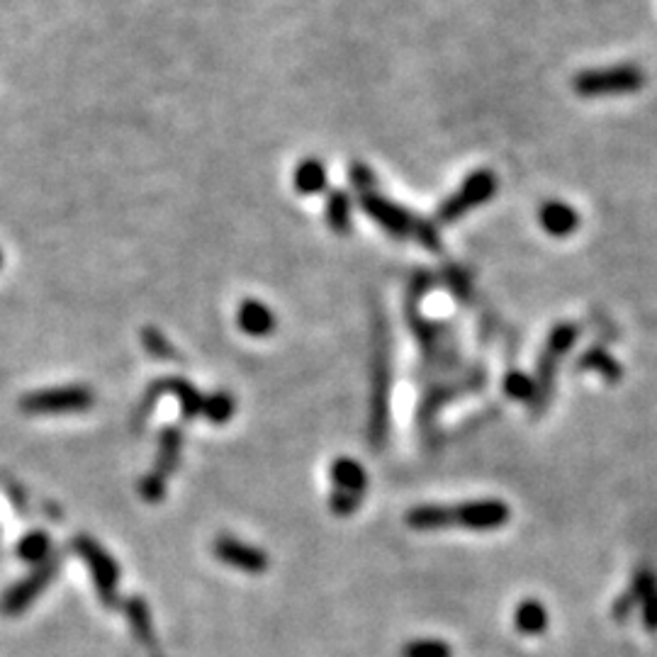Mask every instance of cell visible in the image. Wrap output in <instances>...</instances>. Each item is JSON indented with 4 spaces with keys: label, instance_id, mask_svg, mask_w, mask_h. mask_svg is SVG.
I'll return each instance as SVG.
<instances>
[{
    "label": "cell",
    "instance_id": "obj_1",
    "mask_svg": "<svg viewBox=\"0 0 657 657\" xmlns=\"http://www.w3.org/2000/svg\"><path fill=\"white\" fill-rule=\"evenodd\" d=\"M363 207H365V212H368V215L380 224V227L387 229V232L397 234V237L414 234V237H419V241L424 246H431V249H436L438 246L436 229L431 227V224H421V222H417V219H412L407 212L402 210V207L392 205V202L378 198V195H365Z\"/></svg>",
    "mask_w": 657,
    "mask_h": 657
},
{
    "label": "cell",
    "instance_id": "obj_2",
    "mask_svg": "<svg viewBox=\"0 0 657 657\" xmlns=\"http://www.w3.org/2000/svg\"><path fill=\"white\" fill-rule=\"evenodd\" d=\"M643 86V73L636 66H616V69L587 71L575 78V91L580 95H616L633 93Z\"/></svg>",
    "mask_w": 657,
    "mask_h": 657
},
{
    "label": "cell",
    "instance_id": "obj_3",
    "mask_svg": "<svg viewBox=\"0 0 657 657\" xmlns=\"http://www.w3.org/2000/svg\"><path fill=\"white\" fill-rule=\"evenodd\" d=\"M494 188H497V178H494L490 171L473 173L451 200L443 202L441 210H438V219H441V222H456L465 212L473 210L475 205H480V202L490 198Z\"/></svg>",
    "mask_w": 657,
    "mask_h": 657
},
{
    "label": "cell",
    "instance_id": "obj_4",
    "mask_svg": "<svg viewBox=\"0 0 657 657\" xmlns=\"http://www.w3.org/2000/svg\"><path fill=\"white\" fill-rule=\"evenodd\" d=\"M538 219H541L543 229L553 234V237H567V234L577 229V212L570 205H565V202H546L541 207Z\"/></svg>",
    "mask_w": 657,
    "mask_h": 657
},
{
    "label": "cell",
    "instance_id": "obj_5",
    "mask_svg": "<svg viewBox=\"0 0 657 657\" xmlns=\"http://www.w3.org/2000/svg\"><path fill=\"white\" fill-rule=\"evenodd\" d=\"M295 188L302 195H317L327 188V171L319 161H305V164L297 166L295 171Z\"/></svg>",
    "mask_w": 657,
    "mask_h": 657
},
{
    "label": "cell",
    "instance_id": "obj_6",
    "mask_svg": "<svg viewBox=\"0 0 657 657\" xmlns=\"http://www.w3.org/2000/svg\"><path fill=\"white\" fill-rule=\"evenodd\" d=\"M239 322L249 334H266V331L273 327L271 312L263 305H258V302H246V305L241 307Z\"/></svg>",
    "mask_w": 657,
    "mask_h": 657
},
{
    "label": "cell",
    "instance_id": "obj_7",
    "mask_svg": "<svg viewBox=\"0 0 657 657\" xmlns=\"http://www.w3.org/2000/svg\"><path fill=\"white\" fill-rule=\"evenodd\" d=\"M327 219L336 232H346L348 224H351V200L346 193H331L327 202Z\"/></svg>",
    "mask_w": 657,
    "mask_h": 657
},
{
    "label": "cell",
    "instance_id": "obj_8",
    "mask_svg": "<svg viewBox=\"0 0 657 657\" xmlns=\"http://www.w3.org/2000/svg\"><path fill=\"white\" fill-rule=\"evenodd\" d=\"M348 176H351V183L356 185L358 190H368L370 185H373V173H370V168H365L361 164L353 166Z\"/></svg>",
    "mask_w": 657,
    "mask_h": 657
},
{
    "label": "cell",
    "instance_id": "obj_9",
    "mask_svg": "<svg viewBox=\"0 0 657 657\" xmlns=\"http://www.w3.org/2000/svg\"><path fill=\"white\" fill-rule=\"evenodd\" d=\"M0 263H3V254H0Z\"/></svg>",
    "mask_w": 657,
    "mask_h": 657
}]
</instances>
